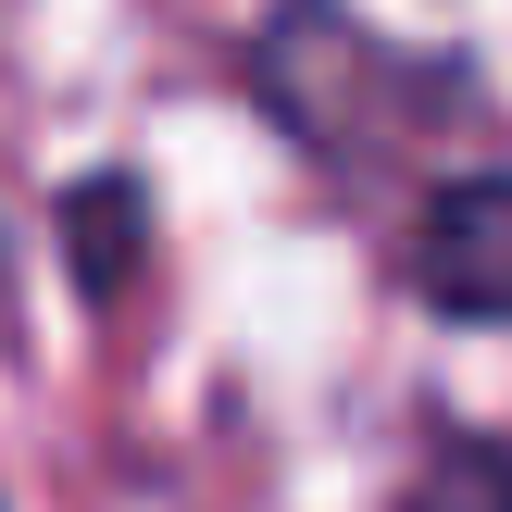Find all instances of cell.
Listing matches in <instances>:
<instances>
[{
    "label": "cell",
    "mask_w": 512,
    "mask_h": 512,
    "mask_svg": "<svg viewBox=\"0 0 512 512\" xmlns=\"http://www.w3.org/2000/svg\"><path fill=\"white\" fill-rule=\"evenodd\" d=\"M413 288L463 325H512V175H463V188L425 200Z\"/></svg>",
    "instance_id": "cell-1"
},
{
    "label": "cell",
    "mask_w": 512,
    "mask_h": 512,
    "mask_svg": "<svg viewBox=\"0 0 512 512\" xmlns=\"http://www.w3.org/2000/svg\"><path fill=\"white\" fill-rule=\"evenodd\" d=\"M400 512H512V450L500 438H438L425 475L400 488Z\"/></svg>",
    "instance_id": "cell-2"
},
{
    "label": "cell",
    "mask_w": 512,
    "mask_h": 512,
    "mask_svg": "<svg viewBox=\"0 0 512 512\" xmlns=\"http://www.w3.org/2000/svg\"><path fill=\"white\" fill-rule=\"evenodd\" d=\"M63 250H75V275L113 300L125 275H138V188H88V200L63 213Z\"/></svg>",
    "instance_id": "cell-3"
}]
</instances>
